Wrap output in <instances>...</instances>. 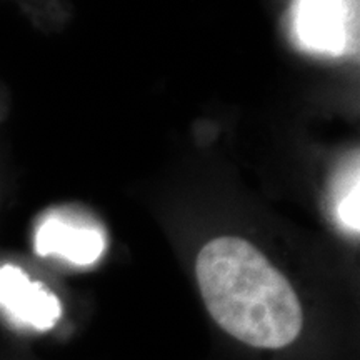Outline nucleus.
Returning a JSON list of instances; mask_svg holds the SVG:
<instances>
[{
	"label": "nucleus",
	"instance_id": "1",
	"mask_svg": "<svg viewBox=\"0 0 360 360\" xmlns=\"http://www.w3.org/2000/svg\"><path fill=\"white\" fill-rule=\"evenodd\" d=\"M195 274L209 314L237 340L274 350L302 332V305L290 282L244 238L210 240L197 257Z\"/></svg>",
	"mask_w": 360,
	"mask_h": 360
},
{
	"label": "nucleus",
	"instance_id": "5",
	"mask_svg": "<svg viewBox=\"0 0 360 360\" xmlns=\"http://www.w3.org/2000/svg\"><path fill=\"white\" fill-rule=\"evenodd\" d=\"M360 180H359V162L355 159L354 165L342 177L335 192V212L342 227L349 232L359 233V199H360Z\"/></svg>",
	"mask_w": 360,
	"mask_h": 360
},
{
	"label": "nucleus",
	"instance_id": "2",
	"mask_svg": "<svg viewBox=\"0 0 360 360\" xmlns=\"http://www.w3.org/2000/svg\"><path fill=\"white\" fill-rule=\"evenodd\" d=\"M290 22L305 51L342 56L357 45L359 0H295Z\"/></svg>",
	"mask_w": 360,
	"mask_h": 360
},
{
	"label": "nucleus",
	"instance_id": "4",
	"mask_svg": "<svg viewBox=\"0 0 360 360\" xmlns=\"http://www.w3.org/2000/svg\"><path fill=\"white\" fill-rule=\"evenodd\" d=\"M35 250L42 257H60L74 265H92L105 250V237L94 225L51 215L35 232Z\"/></svg>",
	"mask_w": 360,
	"mask_h": 360
},
{
	"label": "nucleus",
	"instance_id": "3",
	"mask_svg": "<svg viewBox=\"0 0 360 360\" xmlns=\"http://www.w3.org/2000/svg\"><path fill=\"white\" fill-rule=\"evenodd\" d=\"M0 307L35 330H49L62 315L58 297L12 264L0 267Z\"/></svg>",
	"mask_w": 360,
	"mask_h": 360
}]
</instances>
